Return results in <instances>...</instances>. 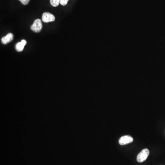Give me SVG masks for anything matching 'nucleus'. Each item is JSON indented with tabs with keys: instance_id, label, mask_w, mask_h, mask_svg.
<instances>
[{
	"instance_id": "nucleus-1",
	"label": "nucleus",
	"mask_w": 165,
	"mask_h": 165,
	"mask_svg": "<svg viewBox=\"0 0 165 165\" xmlns=\"http://www.w3.org/2000/svg\"><path fill=\"white\" fill-rule=\"evenodd\" d=\"M150 151L148 149H143L137 155V161L139 163H142L146 160L149 155Z\"/></svg>"
},
{
	"instance_id": "nucleus-2",
	"label": "nucleus",
	"mask_w": 165,
	"mask_h": 165,
	"mask_svg": "<svg viewBox=\"0 0 165 165\" xmlns=\"http://www.w3.org/2000/svg\"><path fill=\"white\" fill-rule=\"evenodd\" d=\"M42 27L43 26L41 20L40 19H37L34 21V23L31 26V29L34 32L39 33L41 31Z\"/></svg>"
},
{
	"instance_id": "nucleus-3",
	"label": "nucleus",
	"mask_w": 165,
	"mask_h": 165,
	"mask_svg": "<svg viewBox=\"0 0 165 165\" xmlns=\"http://www.w3.org/2000/svg\"><path fill=\"white\" fill-rule=\"evenodd\" d=\"M133 139L131 136L125 135L120 138L119 140V144L121 145L128 144L133 142Z\"/></svg>"
},
{
	"instance_id": "nucleus-4",
	"label": "nucleus",
	"mask_w": 165,
	"mask_h": 165,
	"mask_svg": "<svg viewBox=\"0 0 165 165\" xmlns=\"http://www.w3.org/2000/svg\"><path fill=\"white\" fill-rule=\"evenodd\" d=\"M55 16L49 12H44L42 16V20L45 23L53 22L55 21Z\"/></svg>"
},
{
	"instance_id": "nucleus-5",
	"label": "nucleus",
	"mask_w": 165,
	"mask_h": 165,
	"mask_svg": "<svg viewBox=\"0 0 165 165\" xmlns=\"http://www.w3.org/2000/svg\"><path fill=\"white\" fill-rule=\"evenodd\" d=\"M13 39V35L12 33H9L6 36H4L1 39V42L3 44H7L11 42Z\"/></svg>"
},
{
	"instance_id": "nucleus-6",
	"label": "nucleus",
	"mask_w": 165,
	"mask_h": 165,
	"mask_svg": "<svg viewBox=\"0 0 165 165\" xmlns=\"http://www.w3.org/2000/svg\"><path fill=\"white\" fill-rule=\"evenodd\" d=\"M27 44V41L25 40H23L21 42H18L16 44L15 48L17 51L20 52L23 50L24 46Z\"/></svg>"
},
{
	"instance_id": "nucleus-7",
	"label": "nucleus",
	"mask_w": 165,
	"mask_h": 165,
	"mask_svg": "<svg viewBox=\"0 0 165 165\" xmlns=\"http://www.w3.org/2000/svg\"><path fill=\"white\" fill-rule=\"evenodd\" d=\"M50 3L51 6L54 7H56L60 4V0H50Z\"/></svg>"
},
{
	"instance_id": "nucleus-8",
	"label": "nucleus",
	"mask_w": 165,
	"mask_h": 165,
	"mask_svg": "<svg viewBox=\"0 0 165 165\" xmlns=\"http://www.w3.org/2000/svg\"><path fill=\"white\" fill-rule=\"evenodd\" d=\"M69 0H60V4L62 6H65L67 4Z\"/></svg>"
},
{
	"instance_id": "nucleus-9",
	"label": "nucleus",
	"mask_w": 165,
	"mask_h": 165,
	"mask_svg": "<svg viewBox=\"0 0 165 165\" xmlns=\"http://www.w3.org/2000/svg\"><path fill=\"white\" fill-rule=\"evenodd\" d=\"M19 1L23 4V5H26L28 4L30 0H19Z\"/></svg>"
}]
</instances>
